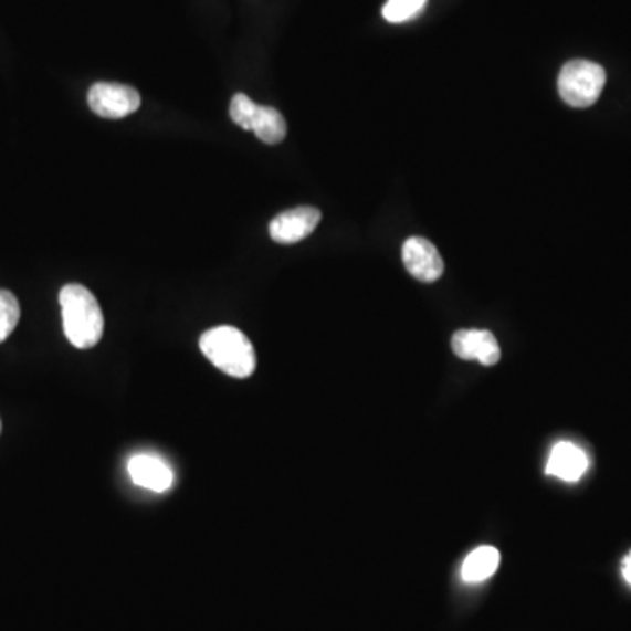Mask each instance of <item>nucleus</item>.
I'll use <instances>...</instances> for the list:
<instances>
[{"instance_id": "obj_13", "label": "nucleus", "mask_w": 631, "mask_h": 631, "mask_svg": "<svg viewBox=\"0 0 631 631\" xmlns=\"http://www.w3.org/2000/svg\"><path fill=\"white\" fill-rule=\"evenodd\" d=\"M427 6V0H388L382 8L386 22L403 23L418 17Z\"/></svg>"}, {"instance_id": "obj_6", "label": "nucleus", "mask_w": 631, "mask_h": 631, "mask_svg": "<svg viewBox=\"0 0 631 631\" xmlns=\"http://www.w3.org/2000/svg\"><path fill=\"white\" fill-rule=\"evenodd\" d=\"M319 221H322V212L316 208L304 206V208L290 209V211L281 212L280 217L271 221L269 233L280 244H295V242L309 238L319 225Z\"/></svg>"}, {"instance_id": "obj_11", "label": "nucleus", "mask_w": 631, "mask_h": 631, "mask_svg": "<svg viewBox=\"0 0 631 631\" xmlns=\"http://www.w3.org/2000/svg\"><path fill=\"white\" fill-rule=\"evenodd\" d=\"M251 130L265 145H280L286 137L288 127H286V119L281 115L280 111L274 109V107L259 106V109L254 113Z\"/></svg>"}, {"instance_id": "obj_2", "label": "nucleus", "mask_w": 631, "mask_h": 631, "mask_svg": "<svg viewBox=\"0 0 631 631\" xmlns=\"http://www.w3.org/2000/svg\"><path fill=\"white\" fill-rule=\"evenodd\" d=\"M200 351L221 372L246 379L256 369V355L246 335L233 327H217L200 337Z\"/></svg>"}, {"instance_id": "obj_15", "label": "nucleus", "mask_w": 631, "mask_h": 631, "mask_svg": "<svg viewBox=\"0 0 631 631\" xmlns=\"http://www.w3.org/2000/svg\"><path fill=\"white\" fill-rule=\"evenodd\" d=\"M623 577L627 579L628 585L631 586V553L623 561Z\"/></svg>"}, {"instance_id": "obj_5", "label": "nucleus", "mask_w": 631, "mask_h": 631, "mask_svg": "<svg viewBox=\"0 0 631 631\" xmlns=\"http://www.w3.org/2000/svg\"><path fill=\"white\" fill-rule=\"evenodd\" d=\"M402 260L407 272L421 283H435L444 274V260L429 239H407L402 246Z\"/></svg>"}, {"instance_id": "obj_3", "label": "nucleus", "mask_w": 631, "mask_h": 631, "mask_svg": "<svg viewBox=\"0 0 631 631\" xmlns=\"http://www.w3.org/2000/svg\"><path fill=\"white\" fill-rule=\"evenodd\" d=\"M606 71L602 65L589 60H572L564 65L558 76L559 97L577 109L593 106L606 86Z\"/></svg>"}, {"instance_id": "obj_8", "label": "nucleus", "mask_w": 631, "mask_h": 631, "mask_svg": "<svg viewBox=\"0 0 631 631\" xmlns=\"http://www.w3.org/2000/svg\"><path fill=\"white\" fill-rule=\"evenodd\" d=\"M128 474L137 486L155 493L167 492L175 481L169 465L153 454H137L132 458L128 462Z\"/></svg>"}, {"instance_id": "obj_4", "label": "nucleus", "mask_w": 631, "mask_h": 631, "mask_svg": "<svg viewBox=\"0 0 631 631\" xmlns=\"http://www.w3.org/2000/svg\"><path fill=\"white\" fill-rule=\"evenodd\" d=\"M88 106L101 118L122 119L139 109L140 95L128 85L95 83L88 90Z\"/></svg>"}, {"instance_id": "obj_9", "label": "nucleus", "mask_w": 631, "mask_h": 631, "mask_svg": "<svg viewBox=\"0 0 631 631\" xmlns=\"http://www.w3.org/2000/svg\"><path fill=\"white\" fill-rule=\"evenodd\" d=\"M589 462L585 451L572 442H559L547 460L546 474L565 483H576L588 471Z\"/></svg>"}, {"instance_id": "obj_14", "label": "nucleus", "mask_w": 631, "mask_h": 631, "mask_svg": "<svg viewBox=\"0 0 631 631\" xmlns=\"http://www.w3.org/2000/svg\"><path fill=\"white\" fill-rule=\"evenodd\" d=\"M256 109H259V104L251 101L248 95L235 94L230 102V118H232L233 124L239 125L244 130H251Z\"/></svg>"}, {"instance_id": "obj_12", "label": "nucleus", "mask_w": 631, "mask_h": 631, "mask_svg": "<svg viewBox=\"0 0 631 631\" xmlns=\"http://www.w3.org/2000/svg\"><path fill=\"white\" fill-rule=\"evenodd\" d=\"M20 304L13 293L0 290V343H4L9 335L13 334L20 322Z\"/></svg>"}, {"instance_id": "obj_1", "label": "nucleus", "mask_w": 631, "mask_h": 631, "mask_svg": "<svg viewBox=\"0 0 631 631\" xmlns=\"http://www.w3.org/2000/svg\"><path fill=\"white\" fill-rule=\"evenodd\" d=\"M60 307L69 343L77 349H90L101 343L104 314L94 293L83 284H67L60 292Z\"/></svg>"}, {"instance_id": "obj_10", "label": "nucleus", "mask_w": 631, "mask_h": 631, "mask_svg": "<svg viewBox=\"0 0 631 631\" xmlns=\"http://www.w3.org/2000/svg\"><path fill=\"white\" fill-rule=\"evenodd\" d=\"M498 565H501V553L496 551L495 547H477L463 561L462 579L469 585L486 581L496 572Z\"/></svg>"}, {"instance_id": "obj_16", "label": "nucleus", "mask_w": 631, "mask_h": 631, "mask_svg": "<svg viewBox=\"0 0 631 631\" xmlns=\"http://www.w3.org/2000/svg\"><path fill=\"white\" fill-rule=\"evenodd\" d=\"M0 432H2V423H0Z\"/></svg>"}, {"instance_id": "obj_7", "label": "nucleus", "mask_w": 631, "mask_h": 631, "mask_svg": "<svg viewBox=\"0 0 631 631\" xmlns=\"http://www.w3.org/2000/svg\"><path fill=\"white\" fill-rule=\"evenodd\" d=\"M454 355L462 360H475L492 367L501 360V344L495 335L487 330H460L451 340Z\"/></svg>"}]
</instances>
